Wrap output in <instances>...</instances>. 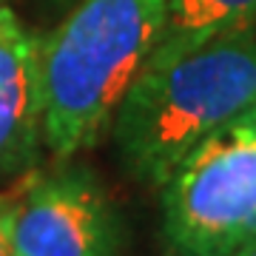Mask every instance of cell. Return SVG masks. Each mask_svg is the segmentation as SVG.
Returning a JSON list of instances; mask_svg holds the SVG:
<instances>
[{
    "label": "cell",
    "mask_w": 256,
    "mask_h": 256,
    "mask_svg": "<svg viewBox=\"0 0 256 256\" xmlns=\"http://www.w3.org/2000/svg\"><path fill=\"white\" fill-rule=\"evenodd\" d=\"M256 106V28L146 66L114 108V142L137 180L162 185L200 140Z\"/></svg>",
    "instance_id": "cell-1"
},
{
    "label": "cell",
    "mask_w": 256,
    "mask_h": 256,
    "mask_svg": "<svg viewBox=\"0 0 256 256\" xmlns=\"http://www.w3.org/2000/svg\"><path fill=\"white\" fill-rule=\"evenodd\" d=\"M168 0H80L40 43L43 142L60 160L97 142L154 52Z\"/></svg>",
    "instance_id": "cell-2"
},
{
    "label": "cell",
    "mask_w": 256,
    "mask_h": 256,
    "mask_svg": "<svg viewBox=\"0 0 256 256\" xmlns=\"http://www.w3.org/2000/svg\"><path fill=\"white\" fill-rule=\"evenodd\" d=\"M168 242L185 256H234L256 242V106L214 128L162 185Z\"/></svg>",
    "instance_id": "cell-3"
},
{
    "label": "cell",
    "mask_w": 256,
    "mask_h": 256,
    "mask_svg": "<svg viewBox=\"0 0 256 256\" xmlns=\"http://www.w3.org/2000/svg\"><path fill=\"white\" fill-rule=\"evenodd\" d=\"M114 236V214L88 171L40 174L12 200L18 256H111Z\"/></svg>",
    "instance_id": "cell-4"
},
{
    "label": "cell",
    "mask_w": 256,
    "mask_h": 256,
    "mask_svg": "<svg viewBox=\"0 0 256 256\" xmlns=\"http://www.w3.org/2000/svg\"><path fill=\"white\" fill-rule=\"evenodd\" d=\"M40 142V48L18 14L0 3V176L34 162Z\"/></svg>",
    "instance_id": "cell-5"
},
{
    "label": "cell",
    "mask_w": 256,
    "mask_h": 256,
    "mask_svg": "<svg viewBox=\"0 0 256 256\" xmlns=\"http://www.w3.org/2000/svg\"><path fill=\"white\" fill-rule=\"evenodd\" d=\"M242 28H256V0H168L165 26L146 66L171 63L214 37Z\"/></svg>",
    "instance_id": "cell-6"
},
{
    "label": "cell",
    "mask_w": 256,
    "mask_h": 256,
    "mask_svg": "<svg viewBox=\"0 0 256 256\" xmlns=\"http://www.w3.org/2000/svg\"><path fill=\"white\" fill-rule=\"evenodd\" d=\"M0 256H18L12 239V196L0 194Z\"/></svg>",
    "instance_id": "cell-7"
},
{
    "label": "cell",
    "mask_w": 256,
    "mask_h": 256,
    "mask_svg": "<svg viewBox=\"0 0 256 256\" xmlns=\"http://www.w3.org/2000/svg\"><path fill=\"white\" fill-rule=\"evenodd\" d=\"M234 256H256V242L254 245H248V248H242V250H236Z\"/></svg>",
    "instance_id": "cell-8"
},
{
    "label": "cell",
    "mask_w": 256,
    "mask_h": 256,
    "mask_svg": "<svg viewBox=\"0 0 256 256\" xmlns=\"http://www.w3.org/2000/svg\"><path fill=\"white\" fill-rule=\"evenodd\" d=\"M0 3H3V0H0Z\"/></svg>",
    "instance_id": "cell-9"
}]
</instances>
